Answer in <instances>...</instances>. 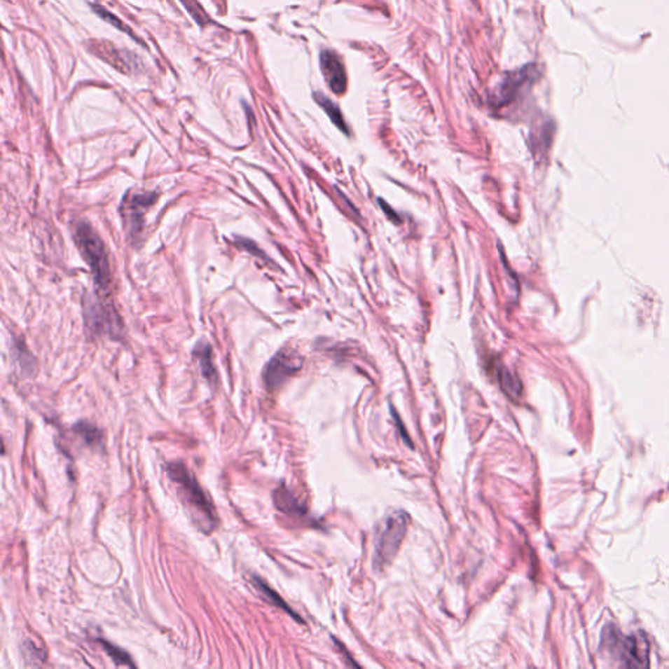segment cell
Here are the masks:
<instances>
[{"label":"cell","instance_id":"cell-17","mask_svg":"<svg viewBox=\"0 0 669 669\" xmlns=\"http://www.w3.org/2000/svg\"><path fill=\"white\" fill-rule=\"evenodd\" d=\"M181 3L184 4V8L190 13V16L196 21V24L199 27H205L207 24L212 22V20L207 15V12L204 11L202 4L198 3L196 0H181Z\"/></svg>","mask_w":669,"mask_h":669},{"label":"cell","instance_id":"cell-7","mask_svg":"<svg viewBox=\"0 0 669 669\" xmlns=\"http://www.w3.org/2000/svg\"><path fill=\"white\" fill-rule=\"evenodd\" d=\"M534 75H536V71L534 66H525L513 72H507L502 78V81L497 85L493 93L489 96L490 106L501 109L511 104L515 98L518 97L519 92L523 89L524 85L532 81Z\"/></svg>","mask_w":669,"mask_h":669},{"label":"cell","instance_id":"cell-11","mask_svg":"<svg viewBox=\"0 0 669 669\" xmlns=\"http://www.w3.org/2000/svg\"><path fill=\"white\" fill-rule=\"evenodd\" d=\"M193 354L199 361V366H200V371H202V375L204 378L207 379L211 385H216L219 377H217V371L214 368V353H212L211 344H208L205 341H200L195 347Z\"/></svg>","mask_w":669,"mask_h":669},{"label":"cell","instance_id":"cell-10","mask_svg":"<svg viewBox=\"0 0 669 669\" xmlns=\"http://www.w3.org/2000/svg\"><path fill=\"white\" fill-rule=\"evenodd\" d=\"M622 660L629 667H646L647 665V647L640 643L635 637H630L621 646Z\"/></svg>","mask_w":669,"mask_h":669},{"label":"cell","instance_id":"cell-6","mask_svg":"<svg viewBox=\"0 0 669 669\" xmlns=\"http://www.w3.org/2000/svg\"><path fill=\"white\" fill-rule=\"evenodd\" d=\"M85 324L93 335H107L116 339L122 335V323L117 311L111 305L98 300L85 305Z\"/></svg>","mask_w":669,"mask_h":669},{"label":"cell","instance_id":"cell-12","mask_svg":"<svg viewBox=\"0 0 669 669\" xmlns=\"http://www.w3.org/2000/svg\"><path fill=\"white\" fill-rule=\"evenodd\" d=\"M312 97L315 99V102L324 110V113L330 117L332 123L338 127L341 132H344L345 135H348V134H350V130H348V127H347V123H345V120H344V117H343L339 107L336 106V105L331 101L330 98L326 97L322 92H314Z\"/></svg>","mask_w":669,"mask_h":669},{"label":"cell","instance_id":"cell-1","mask_svg":"<svg viewBox=\"0 0 669 669\" xmlns=\"http://www.w3.org/2000/svg\"><path fill=\"white\" fill-rule=\"evenodd\" d=\"M74 241L76 243L83 259L92 271L93 282L97 291L102 294H106L110 291L111 270L105 243L101 240L97 232L85 221L75 225Z\"/></svg>","mask_w":669,"mask_h":669},{"label":"cell","instance_id":"cell-21","mask_svg":"<svg viewBox=\"0 0 669 669\" xmlns=\"http://www.w3.org/2000/svg\"><path fill=\"white\" fill-rule=\"evenodd\" d=\"M391 412L394 413V418H395V421H396V424H398L399 427H400L399 430H400V433H401V436H404V441L407 442L408 446L413 447L412 446V443H411V441H409V436H408L407 432H406V427H404V425H401V422H400V420H399V416L398 415H396V412H395V409H391Z\"/></svg>","mask_w":669,"mask_h":669},{"label":"cell","instance_id":"cell-14","mask_svg":"<svg viewBox=\"0 0 669 669\" xmlns=\"http://www.w3.org/2000/svg\"><path fill=\"white\" fill-rule=\"evenodd\" d=\"M92 10H93V12L97 15L98 18L105 20L107 24H110L111 27H114V28H117L118 30H120V32L126 33V34H128L131 39H135L136 42H137L139 45H142L143 48H146V45L144 43V42H143V39H139V37L136 36L135 33L132 32V29H131L128 25L123 24V21H122V20L119 19V18H117L116 15H113L111 12H109L105 7H102V6H99V4H92Z\"/></svg>","mask_w":669,"mask_h":669},{"label":"cell","instance_id":"cell-16","mask_svg":"<svg viewBox=\"0 0 669 669\" xmlns=\"http://www.w3.org/2000/svg\"><path fill=\"white\" fill-rule=\"evenodd\" d=\"M72 430L81 436L88 445H96L102 439V432L98 427L85 421L78 422L75 427H72Z\"/></svg>","mask_w":669,"mask_h":669},{"label":"cell","instance_id":"cell-13","mask_svg":"<svg viewBox=\"0 0 669 669\" xmlns=\"http://www.w3.org/2000/svg\"><path fill=\"white\" fill-rule=\"evenodd\" d=\"M497 379L499 383V387L502 388L504 394L510 399H519L522 395V383L519 378L514 375L509 368L499 366L497 368Z\"/></svg>","mask_w":669,"mask_h":669},{"label":"cell","instance_id":"cell-9","mask_svg":"<svg viewBox=\"0 0 669 669\" xmlns=\"http://www.w3.org/2000/svg\"><path fill=\"white\" fill-rule=\"evenodd\" d=\"M273 502L275 506L285 514L300 516L306 514L308 511L306 506L302 504L285 485L279 486L273 492Z\"/></svg>","mask_w":669,"mask_h":669},{"label":"cell","instance_id":"cell-8","mask_svg":"<svg viewBox=\"0 0 669 669\" xmlns=\"http://www.w3.org/2000/svg\"><path fill=\"white\" fill-rule=\"evenodd\" d=\"M320 69L323 78L335 95H344L347 92V71L343 60L335 51L324 50L320 53Z\"/></svg>","mask_w":669,"mask_h":669},{"label":"cell","instance_id":"cell-4","mask_svg":"<svg viewBox=\"0 0 669 669\" xmlns=\"http://www.w3.org/2000/svg\"><path fill=\"white\" fill-rule=\"evenodd\" d=\"M158 199L157 193H142V191H130L125 195L119 212L120 217L125 223L127 237L131 242L136 243V241L142 237V233L144 230V223H146V214L151 207L156 203Z\"/></svg>","mask_w":669,"mask_h":669},{"label":"cell","instance_id":"cell-2","mask_svg":"<svg viewBox=\"0 0 669 669\" xmlns=\"http://www.w3.org/2000/svg\"><path fill=\"white\" fill-rule=\"evenodd\" d=\"M166 474L175 483L184 501L188 504L194 514L199 516L200 528L204 532H211L217 525V515L211 499L204 493L200 484L182 462H172L166 466Z\"/></svg>","mask_w":669,"mask_h":669},{"label":"cell","instance_id":"cell-15","mask_svg":"<svg viewBox=\"0 0 669 669\" xmlns=\"http://www.w3.org/2000/svg\"><path fill=\"white\" fill-rule=\"evenodd\" d=\"M251 581L252 584L255 586V588H256V590H259V592L262 593L263 596H264V598H265L268 602H271V604H273V605H276V607H279V608H282V609H284V611L287 612V613H289L294 620L302 622L301 619H300V616H298L296 612L291 611V608H289V605H288L287 602H284L282 598H280V596H279L276 592L273 591V590H271V588H270V587H268L265 583L263 582L262 579H259V578H256V577H252Z\"/></svg>","mask_w":669,"mask_h":669},{"label":"cell","instance_id":"cell-5","mask_svg":"<svg viewBox=\"0 0 669 669\" xmlns=\"http://www.w3.org/2000/svg\"><path fill=\"white\" fill-rule=\"evenodd\" d=\"M303 365V359L297 350L284 348L279 350L265 366L263 379L268 391H276L298 373Z\"/></svg>","mask_w":669,"mask_h":669},{"label":"cell","instance_id":"cell-18","mask_svg":"<svg viewBox=\"0 0 669 669\" xmlns=\"http://www.w3.org/2000/svg\"><path fill=\"white\" fill-rule=\"evenodd\" d=\"M99 643L102 644L104 650L106 651L107 655L114 660L117 664H125V665H130V667H135V664L132 663V660L130 658V655L125 652L123 650H120L117 646L109 643L106 640H99Z\"/></svg>","mask_w":669,"mask_h":669},{"label":"cell","instance_id":"cell-3","mask_svg":"<svg viewBox=\"0 0 669 669\" xmlns=\"http://www.w3.org/2000/svg\"><path fill=\"white\" fill-rule=\"evenodd\" d=\"M408 523L409 518L404 511H394L378 524L373 551V566L377 572L387 567L398 554L407 534Z\"/></svg>","mask_w":669,"mask_h":669},{"label":"cell","instance_id":"cell-20","mask_svg":"<svg viewBox=\"0 0 669 669\" xmlns=\"http://www.w3.org/2000/svg\"><path fill=\"white\" fill-rule=\"evenodd\" d=\"M378 202H379V204H380V208H382V209L385 211V214H387L388 219H389V220H392L394 223H400V219H399L398 214H396V212H395L394 209H391V208L388 207V204L386 203L385 200H382V199H379Z\"/></svg>","mask_w":669,"mask_h":669},{"label":"cell","instance_id":"cell-19","mask_svg":"<svg viewBox=\"0 0 669 669\" xmlns=\"http://www.w3.org/2000/svg\"><path fill=\"white\" fill-rule=\"evenodd\" d=\"M237 244H238V247H241V249H243V250L252 252V254H254V255H256L258 258L267 259V258H265V255L263 254V251H261V250L256 247V244H255L254 242H251V241H249V240H246V238H237Z\"/></svg>","mask_w":669,"mask_h":669}]
</instances>
